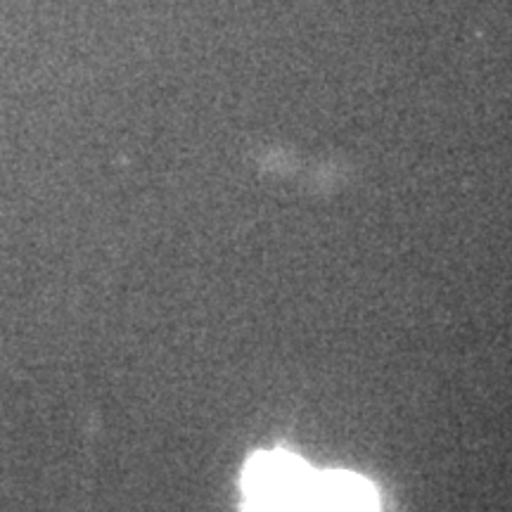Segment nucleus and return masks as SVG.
<instances>
[{"label": "nucleus", "mask_w": 512, "mask_h": 512, "mask_svg": "<svg viewBox=\"0 0 512 512\" xmlns=\"http://www.w3.org/2000/svg\"><path fill=\"white\" fill-rule=\"evenodd\" d=\"M316 472L287 451L256 453L242 472L245 512H304Z\"/></svg>", "instance_id": "1"}, {"label": "nucleus", "mask_w": 512, "mask_h": 512, "mask_svg": "<svg viewBox=\"0 0 512 512\" xmlns=\"http://www.w3.org/2000/svg\"><path fill=\"white\" fill-rule=\"evenodd\" d=\"M304 512H380L373 484L351 472L313 477Z\"/></svg>", "instance_id": "2"}]
</instances>
